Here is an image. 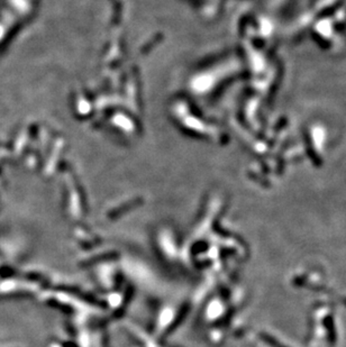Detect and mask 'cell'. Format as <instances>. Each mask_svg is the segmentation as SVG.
<instances>
[]
</instances>
